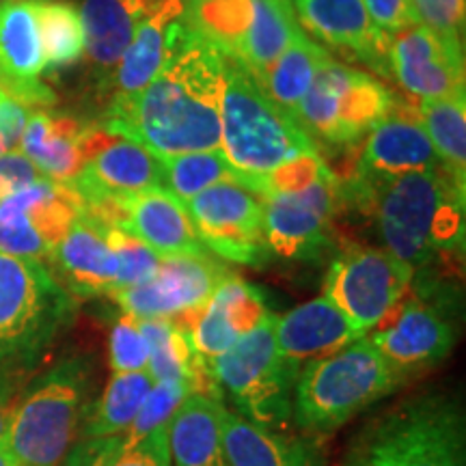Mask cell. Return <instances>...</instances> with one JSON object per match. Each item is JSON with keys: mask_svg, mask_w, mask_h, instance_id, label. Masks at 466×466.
Returning a JSON list of instances; mask_svg holds the SVG:
<instances>
[{"mask_svg": "<svg viewBox=\"0 0 466 466\" xmlns=\"http://www.w3.org/2000/svg\"><path fill=\"white\" fill-rule=\"evenodd\" d=\"M223 58L190 28L145 89L113 97L100 126L156 158L218 149Z\"/></svg>", "mask_w": 466, "mask_h": 466, "instance_id": "cell-1", "label": "cell"}, {"mask_svg": "<svg viewBox=\"0 0 466 466\" xmlns=\"http://www.w3.org/2000/svg\"><path fill=\"white\" fill-rule=\"evenodd\" d=\"M339 190L374 217L384 248L412 270L462 248L464 188L447 171L350 175Z\"/></svg>", "mask_w": 466, "mask_h": 466, "instance_id": "cell-2", "label": "cell"}, {"mask_svg": "<svg viewBox=\"0 0 466 466\" xmlns=\"http://www.w3.org/2000/svg\"><path fill=\"white\" fill-rule=\"evenodd\" d=\"M74 316L76 299L44 261L0 250V382L28 384Z\"/></svg>", "mask_w": 466, "mask_h": 466, "instance_id": "cell-3", "label": "cell"}, {"mask_svg": "<svg viewBox=\"0 0 466 466\" xmlns=\"http://www.w3.org/2000/svg\"><path fill=\"white\" fill-rule=\"evenodd\" d=\"M223 78L220 149L236 171L238 182L250 188L283 162L302 154H318L316 141L268 100L240 61L225 56Z\"/></svg>", "mask_w": 466, "mask_h": 466, "instance_id": "cell-4", "label": "cell"}, {"mask_svg": "<svg viewBox=\"0 0 466 466\" xmlns=\"http://www.w3.org/2000/svg\"><path fill=\"white\" fill-rule=\"evenodd\" d=\"M404 382L367 337L300 370L291 419L309 436L330 434Z\"/></svg>", "mask_w": 466, "mask_h": 466, "instance_id": "cell-5", "label": "cell"}, {"mask_svg": "<svg viewBox=\"0 0 466 466\" xmlns=\"http://www.w3.org/2000/svg\"><path fill=\"white\" fill-rule=\"evenodd\" d=\"M91 365L61 360L28 382L11 415L5 447L14 466H58L89 410Z\"/></svg>", "mask_w": 466, "mask_h": 466, "instance_id": "cell-6", "label": "cell"}, {"mask_svg": "<svg viewBox=\"0 0 466 466\" xmlns=\"http://www.w3.org/2000/svg\"><path fill=\"white\" fill-rule=\"evenodd\" d=\"M275 322L277 316L268 311L250 333L214 360L212 374L238 415L270 432H285L299 371L279 354Z\"/></svg>", "mask_w": 466, "mask_h": 466, "instance_id": "cell-7", "label": "cell"}, {"mask_svg": "<svg viewBox=\"0 0 466 466\" xmlns=\"http://www.w3.org/2000/svg\"><path fill=\"white\" fill-rule=\"evenodd\" d=\"M359 466H464V417L456 401L421 398L367 436Z\"/></svg>", "mask_w": 466, "mask_h": 466, "instance_id": "cell-8", "label": "cell"}, {"mask_svg": "<svg viewBox=\"0 0 466 466\" xmlns=\"http://www.w3.org/2000/svg\"><path fill=\"white\" fill-rule=\"evenodd\" d=\"M395 97L370 74L333 56L324 63L296 113V124L329 147H352L391 113Z\"/></svg>", "mask_w": 466, "mask_h": 466, "instance_id": "cell-9", "label": "cell"}, {"mask_svg": "<svg viewBox=\"0 0 466 466\" xmlns=\"http://www.w3.org/2000/svg\"><path fill=\"white\" fill-rule=\"evenodd\" d=\"M412 277L415 270L387 248L350 247L326 272L324 299L367 335L408 294Z\"/></svg>", "mask_w": 466, "mask_h": 466, "instance_id": "cell-10", "label": "cell"}, {"mask_svg": "<svg viewBox=\"0 0 466 466\" xmlns=\"http://www.w3.org/2000/svg\"><path fill=\"white\" fill-rule=\"evenodd\" d=\"M184 206L201 244L218 258L242 266H261L270 259L264 203L238 179L209 186Z\"/></svg>", "mask_w": 466, "mask_h": 466, "instance_id": "cell-11", "label": "cell"}, {"mask_svg": "<svg viewBox=\"0 0 466 466\" xmlns=\"http://www.w3.org/2000/svg\"><path fill=\"white\" fill-rule=\"evenodd\" d=\"M83 212L72 184L35 179L0 199V250L14 258L44 261Z\"/></svg>", "mask_w": 466, "mask_h": 466, "instance_id": "cell-12", "label": "cell"}, {"mask_svg": "<svg viewBox=\"0 0 466 466\" xmlns=\"http://www.w3.org/2000/svg\"><path fill=\"white\" fill-rule=\"evenodd\" d=\"M339 197V177L329 167L307 188L261 199L266 242L272 253L285 259H311L322 253L329 244Z\"/></svg>", "mask_w": 466, "mask_h": 466, "instance_id": "cell-13", "label": "cell"}, {"mask_svg": "<svg viewBox=\"0 0 466 466\" xmlns=\"http://www.w3.org/2000/svg\"><path fill=\"white\" fill-rule=\"evenodd\" d=\"M233 275L208 253L162 258L156 275L141 285L113 294L126 316L137 319L177 318L197 311L214 289Z\"/></svg>", "mask_w": 466, "mask_h": 466, "instance_id": "cell-14", "label": "cell"}, {"mask_svg": "<svg viewBox=\"0 0 466 466\" xmlns=\"http://www.w3.org/2000/svg\"><path fill=\"white\" fill-rule=\"evenodd\" d=\"M367 339L406 380L450 357L456 335L432 305L404 296Z\"/></svg>", "mask_w": 466, "mask_h": 466, "instance_id": "cell-15", "label": "cell"}, {"mask_svg": "<svg viewBox=\"0 0 466 466\" xmlns=\"http://www.w3.org/2000/svg\"><path fill=\"white\" fill-rule=\"evenodd\" d=\"M391 74L419 100L464 97L462 44L410 25L389 42Z\"/></svg>", "mask_w": 466, "mask_h": 466, "instance_id": "cell-16", "label": "cell"}, {"mask_svg": "<svg viewBox=\"0 0 466 466\" xmlns=\"http://www.w3.org/2000/svg\"><path fill=\"white\" fill-rule=\"evenodd\" d=\"M266 313L261 291L238 275H229L214 289L206 305L168 319L188 335L197 359L212 370L214 360L250 333Z\"/></svg>", "mask_w": 466, "mask_h": 466, "instance_id": "cell-17", "label": "cell"}, {"mask_svg": "<svg viewBox=\"0 0 466 466\" xmlns=\"http://www.w3.org/2000/svg\"><path fill=\"white\" fill-rule=\"evenodd\" d=\"M46 58L35 0L0 3V89L25 106H52L55 91L42 83Z\"/></svg>", "mask_w": 466, "mask_h": 466, "instance_id": "cell-18", "label": "cell"}, {"mask_svg": "<svg viewBox=\"0 0 466 466\" xmlns=\"http://www.w3.org/2000/svg\"><path fill=\"white\" fill-rule=\"evenodd\" d=\"M412 171L447 168L419 121L417 108L395 100L391 113L367 132L357 167L350 175H401Z\"/></svg>", "mask_w": 466, "mask_h": 466, "instance_id": "cell-19", "label": "cell"}, {"mask_svg": "<svg viewBox=\"0 0 466 466\" xmlns=\"http://www.w3.org/2000/svg\"><path fill=\"white\" fill-rule=\"evenodd\" d=\"M296 22L330 48L357 56L376 72L391 76L389 42L367 15L363 0H291Z\"/></svg>", "mask_w": 466, "mask_h": 466, "instance_id": "cell-20", "label": "cell"}, {"mask_svg": "<svg viewBox=\"0 0 466 466\" xmlns=\"http://www.w3.org/2000/svg\"><path fill=\"white\" fill-rule=\"evenodd\" d=\"M48 261L55 268L52 275H58L56 281L74 299L115 294L119 261L106 238V227L86 212H80Z\"/></svg>", "mask_w": 466, "mask_h": 466, "instance_id": "cell-21", "label": "cell"}, {"mask_svg": "<svg viewBox=\"0 0 466 466\" xmlns=\"http://www.w3.org/2000/svg\"><path fill=\"white\" fill-rule=\"evenodd\" d=\"M184 0H154L134 33L132 44L113 69L115 96H132L147 86L188 35Z\"/></svg>", "mask_w": 466, "mask_h": 466, "instance_id": "cell-22", "label": "cell"}, {"mask_svg": "<svg viewBox=\"0 0 466 466\" xmlns=\"http://www.w3.org/2000/svg\"><path fill=\"white\" fill-rule=\"evenodd\" d=\"M69 184L80 195L83 206H93L113 197L137 195L162 186L160 158L141 145L119 137L93 154Z\"/></svg>", "mask_w": 466, "mask_h": 466, "instance_id": "cell-23", "label": "cell"}, {"mask_svg": "<svg viewBox=\"0 0 466 466\" xmlns=\"http://www.w3.org/2000/svg\"><path fill=\"white\" fill-rule=\"evenodd\" d=\"M365 337L329 299H313L294 307L275 322L279 354L300 374L311 360L333 354Z\"/></svg>", "mask_w": 466, "mask_h": 466, "instance_id": "cell-24", "label": "cell"}, {"mask_svg": "<svg viewBox=\"0 0 466 466\" xmlns=\"http://www.w3.org/2000/svg\"><path fill=\"white\" fill-rule=\"evenodd\" d=\"M121 209L124 229L134 233L160 258L208 253L184 203L162 186L121 197Z\"/></svg>", "mask_w": 466, "mask_h": 466, "instance_id": "cell-25", "label": "cell"}, {"mask_svg": "<svg viewBox=\"0 0 466 466\" xmlns=\"http://www.w3.org/2000/svg\"><path fill=\"white\" fill-rule=\"evenodd\" d=\"M223 450L229 466H322V450L316 439L270 432L227 408Z\"/></svg>", "mask_w": 466, "mask_h": 466, "instance_id": "cell-26", "label": "cell"}, {"mask_svg": "<svg viewBox=\"0 0 466 466\" xmlns=\"http://www.w3.org/2000/svg\"><path fill=\"white\" fill-rule=\"evenodd\" d=\"M86 127L83 121L69 115L48 110L31 113L20 138V154L31 160L42 177L69 184L85 167L83 138Z\"/></svg>", "mask_w": 466, "mask_h": 466, "instance_id": "cell-27", "label": "cell"}, {"mask_svg": "<svg viewBox=\"0 0 466 466\" xmlns=\"http://www.w3.org/2000/svg\"><path fill=\"white\" fill-rule=\"evenodd\" d=\"M220 400L190 393L167 425L171 466H229L223 450Z\"/></svg>", "mask_w": 466, "mask_h": 466, "instance_id": "cell-28", "label": "cell"}, {"mask_svg": "<svg viewBox=\"0 0 466 466\" xmlns=\"http://www.w3.org/2000/svg\"><path fill=\"white\" fill-rule=\"evenodd\" d=\"M154 0H80L85 52L100 72H113Z\"/></svg>", "mask_w": 466, "mask_h": 466, "instance_id": "cell-29", "label": "cell"}, {"mask_svg": "<svg viewBox=\"0 0 466 466\" xmlns=\"http://www.w3.org/2000/svg\"><path fill=\"white\" fill-rule=\"evenodd\" d=\"M329 58L330 55L322 46L300 31L283 55L272 63V67L258 80V85L268 100L296 121L300 102L305 100L313 78Z\"/></svg>", "mask_w": 466, "mask_h": 466, "instance_id": "cell-30", "label": "cell"}, {"mask_svg": "<svg viewBox=\"0 0 466 466\" xmlns=\"http://www.w3.org/2000/svg\"><path fill=\"white\" fill-rule=\"evenodd\" d=\"M300 31L291 9L275 0H253L248 31L233 58L240 61L255 80H259Z\"/></svg>", "mask_w": 466, "mask_h": 466, "instance_id": "cell-31", "label": "cell"}, {"mask_svg": "<svg viewBox=\"0 0 466 466\" xmlns=\"http://www.w3.org/2000/svg\"><path fill=\"white\" fill-rule=\"evenodd\" d=\"M151 384L154 380L147 370L110 376L100 400L86 410L85 421L80 425V436L100 439V436L126 434L141 410Z\"/></svg>", "mask_w": 466, "mask_h": 466, "instance_id": "cell-32", "label": "cell"}, {"mask_svg": "<svg viewBox=\"0 0 466 466\" xmlns=\"http://www.w3.org/2000/svg\"><path fill=\"white\" fill-rule=\"evenodd\" d=\"M419 121L428 132L447 173L466 188V102L464 97L421 100Z\"/></svg>", "mask_w": 466, "mask_h": 466, "instance_id": "cell-33", "label": "cell"}, {"mask_svg": "<svg viewBox=\"0 0 466 466\" xmlns=\"http://www.w3.org/2000/svg\"><path fill=\"white\" fill-rule=\"evenodd\" d=\"M186 25L225 56H236L253 17V0H188Z\"/></svg>", "mask_w": 466, "mask_h": 466, "instance_id": "cell-34", "label": "cell"}, {"mask_svg": "<svg viewBox=\"0 0 466 466\" xmlns=\"http://www.w3.org/2000/svg\"><path fill=\"white\" fill-rule=\"evenodd\" d=\"M160 171L162 188L182 203L190 201L209 186L238 179L220 147L160 158Z\"/></svg>", "mask_w": 466, "mask_h": 466, "instance_id": "cell-35", "label": "cell"}, {"mask_svg": "<svg viewBox=\"0 0 466 466\" xmlns=\"http://www.w3.org/2000/svg\"><path fill=\"white\" fill-rule=\"evenodd\" d=\"M39 37L46 58V72L69 67L85 55V35L78 11L72 5L35 0Z\"/></svg>", "mask_w": 466, "mask_h": 466, "instance_id": "cell-36", "label": "cell"}, {"mask_svg": "<svg viewBox=\"0 0 466 466\" xmlns=\"http://www.w3.org/2000/svg\"><path fill=\"white\" fill-rule=\"evenodd\" d=\"M104 225V223H102ZM106 227V238L113 247L116 261H119V275H116V291L134 288L149 281L156 275L160 266V255L151 250L143 240H138L134 233H130L124 227Z\"/></svg>", "mask_w": 466, "mask_h": 466, "instance_id": "cell-37", "label": "cell"}, {"mask_svg": "<svg viewBox=\"0 0 466 466\" xmlns=\"http://www.w3.org/2000/svg\"><path fill=\"white\" fill-rule=\"evenodd\" d=\"M190 395V387L184 382H154L147 398H145L141 410L134 419L130 430L126 432V441L134 442L158 428H167L182 401Z\"/></svg>", "mask_w": 466, "mask_h": 466, "instance_id": "cell-38", "label": "cell"}, {"mask_svg": "<svg viewBox=\"0 0 466 466\" xmlns=\"http://www.w3.org/2000/svg\"><path fill=\"white\" fill-rule=\"evenodd\" d=\"M326 171H329V165L322 160V156L302 154L283 162L281 167H277L275 171L264 175V177H259L248 190L255 192L259 199H266L270 195H281V192H296L307 188L309 184L322 177Z\"/></svg>", "mask_w": 466, "mask_h": 466, "instance_id": "cell-39", "label": "cell"}, {"mask_svg": "<svg viewBox=\"0 0 466 466\" xmlns=\"http://www.w3.org/2000/svg\"><path fill=\"white\" fill-rule=\"evenodd\" d=\"M108 359L113 374H130V371L147 370L149 350L137 318L124 313L116 319L113 330H110Z\"/></svg>", "mask_w": 466, "mask_h": 466, "instance_id": "cell-40", "label": "cell"}, {"mask_svg": "<svg viewBox=\"0 0 466 466\" xmlns=\"http://www.w3.org/2000/svg\"><path fill=\"white\" fill-rule=\"evenodd\" d=\"M412 22L434 31L441 37L462 44L464 0H408Z\"/></svg>", "mask_w": 466, "mask_h": 466, "instance_id": "cell-41", "label": "cell"}, {"mask_svg": "<svg viewBox=\"0 0 466 466\" xmlns=\"http://www.w3.org/2000/svg\"><path fill=\"white\" fill-rule=\"evenodd\" d=\"M106 466H171L167 445V428H158L141 441L124 445Z\"/></svg>", "mask_w": 466, "mask_h": 466, "instance_id": "cell-42", "label": "cell"}, {"mask_svg": "<svg viewBox=\"0 0 466 466\" xmlns=\"http://www.w3.org/2000/svg\"><path fill=\"white\" fill-rule=\"evenodd\" d=\"M126 434L100 436V439H83L69 451L58 466H106L116 453L124 450Z\"/></svg>", "mask_w": 466, "mask_h": 466, "instance_id": "cell-43", "label": "cell"}, {"mask_svg": "<svg viewBox=\"0 0 466 466\" xmlns=\"http://www.w3.org/2000/svg\"><path fill=\"white\" fill-rule=\"evenodd\" d=\"M363 3L374 26L389 37L415 25L408 0H363Z\"/></svg>", "mask_w": 466, "mask_h": 466, "instance_id": "cell-44", "label": "cell"}, {"mask_svg": "<svg viewBox=\"0 0 466 466\" xmlns=\"http://www.w3.org/2000/svg\"><path fill=\"white\" fill-rule=\"evenodd\" d=\"M39 177L42 175H39L37 168L20 151H9V154L0 156V199L33 184Z\"/></svg>", "mask_w": 466, "mask_h": 466, "instance_id": "cell-45", "label": "cell"}, {"mask_svg": "<svg viewBox=\"0 0 466 466\" xmlns=\"http://www.w3.org/2000/svg\"><path fill=\"white\" fill-rule=\"evenodd\" d=\"M28 116H31V110L25 104L11 97L0 102V156L17 149Z\"/></svg>", "mask_w": 466, "mask_h": 466, "instance_id": "cell-46", "label": "cell"}, {"mask_svg": "<svg viewBox=\"0 0 466 466\" xmlns=\"http://www.w3.org/2000/svg\"><path fill=\"white\" fill-rule=\"evenodd\" d=\"M26 384H14V382H0V442L7 436V428L14 415V408L20 400L22 391Z\"/></svg>", "mask_w": 466, "mask_h": 466, "instance_id": "cell-47", "label": "cell"}, {"mask_svg": "<svg viewBox=\"0 0 466 466\" xmlns=\"http://www.w3.org/2000/svg\"><path fill=\"white\" fill-rule=\"evenodd\" d=\"M0 466H14V460H11L7 447H5V441L0 442Z\"/></svg>", "mask_w": 466, "mask_h": 466, "instance_id": "cell-48", "label": "cell"}, {"mask_svg": "<svg viewBox=\"0 0 466 466\" xmlns=\"http://www.w3.org/2000/svg\"><path fill=\"white\" fill-rule=\"evenodd\" d=\"M275 3H279V5H283V7L291 9V0H275Z\"/></svg>", "mask_w": 466, "mask_h": 466, "instance_id": "cell-49", "label": "cell"}, {"mask_svg": "<svg viewBox=\"0 0 466 466\" xmlns=\"http://www.w3.org/2000/svg\"><path fill=\"white\" fill-rule=\"evenodd\" d=\"M7 97H9V96H7V93H5L3 89H0V102H3V100H7Z\"/></svg>", "mask_w": 466, "mask_h": 466, "instance_id": "cell-50", "label": "cell"}, {"mask_svg": "<svg viewBox=\"0 0 466 466\" xmlns=\"http://www.w3.org/2000/svg\"><path fill=\"white\" fill-rule=\"evenodd\" d=\"M350 466H359V464H357V462H352V464H350Z\"/></svg>", "mask_w": 466, "mask_h": 466, "instance_id": "cell-51", "label": "cell"}]
</instances>
